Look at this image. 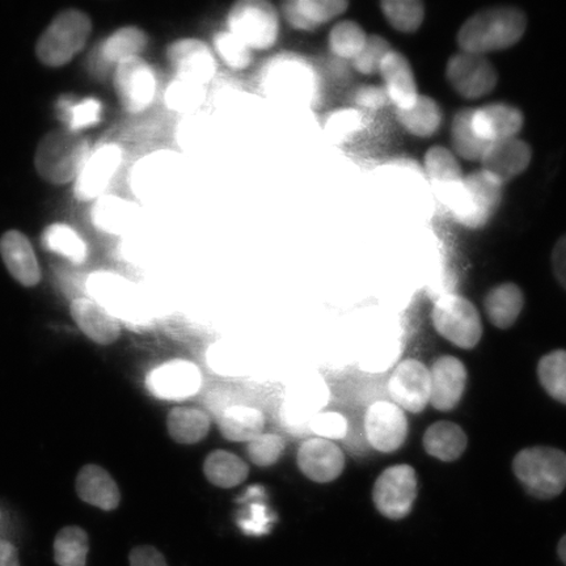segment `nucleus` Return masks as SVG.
Listing matches in <instances>:
<instances>
[{
	"label": "nucleus",
	"instance_id": "f257e3e1",
	"mask_svg": "<svg viewBox=\"0 0 566 566\" xmlns=\"http://www.w3.org/2000/svg\"><path fill=\"white\" fill-rule=\"evenodd\" d=\"M526 30L527 17L518 7H491L467 19L457 42L462 52L486 55L518 44Z\"/></svg>",
	"mask_w": 566,
	"mask_h": 566
},
{
	"label": "nucleus",
	"instance_id": "f03ea898",
	"mask_svg": "<svg viewBox=\"0 0 566 566\" xmlns=\"http://www.w3.org/2000/svg\"><path fill=\"white\" fill-rule=\"evenodd\" d=\"M451 211L455 221L469 229H480L501 207L504 186L483 169L463 177L451 187Z\"/></svg>",
	"mask_w": 566,
	"mask_h": 566
},
{
	"label": "nucleus",
	"instance_id": "7ed1b4c3",
	"mask_svg": "<svg viewBox=\"0 0 566 566\" xmlns=\"http://www.w3.org/2000/svg\"><path fill=\"white\" fill-rule=\"evenodd\" d=\"M513 470L535 499H555L566 488V454L562 450L546 446L522 450L514 459Z\"/></svg>",
	"mask_w": 566,
	"mask_h": 566
},
{
	"label": "nucleus",
	"instance_id": "20e7f679",
	"mask_svg": "<svg viewBox=\"0 0 566 566\" xmlns=\"http://www.w3.org/2000/svg\"><path fill=\"white\" fill-rule=\"evenodd\" d=\"M90 153L88 140L67 129L55 130L40 142L34 166L42 179L62 186L76 179Z\"/></svg>",
	"mask_w": 566,
	"mask_h": 566
},
{
	"label": "nucleus",
	"instance_id": "39448f33",
	"mask_svg": "<svg viewBox=\"0 0 566 566\" xmlns=\"http://www.w3.org/2000/svg\"><path fill=\"white\" fill-rule=\"evenodd\" d=\"M226 25L253 53H263L277 44L281 13L268 0H238L230 7Z\"/></svg>",
	"mask_w": 566,
	"mask_h": 566
},
{
	"label": "nucleus",
	"instance_id": "423d86ee",
	"mask_svg": "<svg viewBox=\"0 0 566 566\" xmlns=\"http://www.w3.org/2000/svg\"><path fill=\"white\" fill-rule=\"evenodd\" d=\"M91 32L92 21L86 12L63 11L42 33L35 53L46 66H65L86 46Z\"/></svg>",
	"mask_w": 566,
	"mask_h": 566
},
{
	"label": "nucleus",
	"instance_id": "0eeeda50",
	"mask_svg": "<svg viewBox=\"0 0 566 566\" xmlns=\"http://www.w3.org/2000/svg\"><path fill=\"white\" fill-rule=\"evenodd\" d=\"M92 301L117 321L137 324L144 318V301L136 283L113 272H96L86 282Z\"/></svg>",
	"mask_w": 566,
	"mask_h": 566
},
{
	"label": "nucleus",
	"instance_id": "6e6552de",
	"mask_svg": "<svg viewBox=\"0 0 566 566\" xmlns=\"http://www.w3.org/2000/svg\"><path fill=\"white\" fill-rule=\"evenodd\" d=\"M433 324L442 337L462 349H472L483 336L479 311L463 296H441L433 308Z\"/></svg>",
	"mask_w": 566,
	"mask_h": 566
},
{
	"label": "nucleus",
	"instance_id": "1a4fd4ad",
	"mask_svg": "<svg viewBox=\"0 0 566 566\" xmlns=\"http://www.w3.org/2000/svg\"><path fill=\"white\" fill-rule=\"evenodd\" d=\"M113 82L119 104L133 116L150 109L158 94L157 73L144 56L119 63Z\"/></svg>",
	"mask_w": 566,
	"mask_h": 566
},
{
	"label": "nucleus",
	"instance_id": "9d476101",
	"mask_svg": "<svg viewBox=\"0 0 566 566\" xmlns=\"http://www.w3.org/2000/svg\"><path fill=\"white\" fill-rule=\"evenodd\" d=\"M419 493L416 471L408 464L389 467L375 481L374 505L388 520L400 521L412 512Z\"/></svg>",
	"mask_w": 566,
	"mask_h": 566
},
{
	"label": "nucleus",
	"instance_id": "9b49d317",
	"mask_svg": "<svg viewBox=\"0 0 566 566\" xmlns=\"http://www.w3.org/2000/svg\"><path fill=\"white\" fill-rule=\"evenodd\" d=\"M263 84L269 96L294 104L310 102L315 92L313 70L296 56H280L272 61L266 67Z\"/></svg>",
	"mask_w": 566,
	"mask_h": 566
},
{
	"label": "nucleus",
	"instance_id": "f8f14e48",
	"mask_svg": "<svg viewBox=\"0 0 566 566\" xmlns=\"http://www.w3.org/2000/svg\"><path fill=\"white\" fill-rule=\"evenodd\" d=\"M446 77L457 94L467 101H478L490 95L499 82L497 70L486 55L462 51L449 60Z\"/></svg>",
	"mask_w": 566,
	"mask_h": 566
},
{
	"label": "nucleus",
	"instance_id": "ddd939ff",
	"mask_svg": "<svg viewBox=\"0 0 566 566\" xmlns=\"http://www.w3.org/2000/svg\"><path fill=\"white\" fill-rule=\"evenodd\" d=\"M169 66L179 80L207 87L217 74L218 61L208 42L196 38L177 39L166 52Z\"/></svg>",
	"mask_w": 566,
	"mask_h": 566
},
{
	"label": "nucleus",
	"instance_id": "4468645a",
	"mask_svg": "<svg viewBox=\"0 0 566 566\" xmlns=\"http://www.w3.org/2000/svg\"><path fill=\"white\" fill-rule=\"evenodd\" d=\"M202 385L201 370L187 359L168 360L148 374V392L160 400L182 401L192 398Z\"/></svg>",
	"mask_w": 566,
	"mask_h": 566
},
{
	"label": "nucleus",
	"instance_id": "2eb2a0df",
	"mask_svg": "<svg viewBox=\"0 0 566 566\" xmlns=\"http://www.w3.org/2000/svg\"><path fill=\"white\" fill-rule=\"evenodd\" d=\"M124 160L123 148L104 144L91 151L75 179L74 193L80 201H96L104 196Z\"/></svg>",
	"mask_w": 566,
	"mask_h": 566
},
{
	"label": "nucleus",
	"instance_id": "dca6fc26",
	"mask_svg": "<svg viewBox=\"0 0 566 566\" xmlns=\"http://www.w3.org/2000/svg\"><path fill=\"white\" fill-rule=\"evenodd\" d=\"M430 392V370L417 359L401 363L388 380L394 405L410 413H421L428 407Z\"/></svg>",
	"mask_w": 566,
	"mask_h": 566
},
{
	"label": "nucleus",
	"instance_id": "f3484780",
	"mask_svg": "<svg viewBox=\"0 0 566 566\" xmlns=\"http://www.w3.org/2000/svg\"><path fill=\"white\" fill-rule=\"evenodd\" d=\"M367 441L377 451H398L408 437V420L405 410L394 402L377 401L367 409L365 416Z\"/></svg>",
	"mask_w": 566,
	"mask_h": 566
},
{
	"label": "nucleus",
	"instance_id": "a211bd4d",
	"mask_svg": "<svg viewBox=\"0 0 566 566\" xmlns=\"http://www.w3.org/2000/svg\"><path fill=\"white\" fill-rule=\"evenodd\" d=\"M533 160V150L527 142L515 137L493 142L481 157L483 171L492 175L502 186L518 177Z\"/></svg>",
	"mask_w": 566,
	"mask_h": 566
},
{
	"label": "nucleus",
	"instance_id": "6ab92c4d",
	"mask_svg": "<svg viewBox=\"0 0 566 566\" xmlns=\"http://www.w3.org/2000/svg\"><path fill=\"white\" fill-rule=\"evenodd\" d=\"M471 125L476 136L491 145L493 142L518 137L525 125V116L515 105L492 103L473 108Z\"/></svg>",
	"mask_w": 566,
	"mask_h": 566
},
{
	"label": "nucleus",
	"instance_id": "aec40b11",
	"mask_svg": "<svg viewBox=\"0 0 566 566\" xmlns=\"http://www.w3.org/2000/svg\"><path fill=\"white\" fill-rule=\"evenodd\" d=\"M298 467L304 476L315 483H331L342 475L345 469V457L342 449L323 438H311L304 441L298 450Z\"/></svg>",
	"mask_w": 566,
	"mask_h": 566
},
{
	"label": "nucleus",
	"instance_id": "412c9836",
	"mask_svg": "<svg viewBox=\"0 0 566 566\" xmlns=\"http://www.w3.org/2000/svg\"><path fill=\"white\" fill-rule=\"evenodd\" d=\"M430 405L441 412H449L462 400L467 385V370L462 360L444 356L430 369Z\"/></svg>",
	"mask_w": 566,
	"mask_h": 566
},
{
	"label": "nucleus",
	"instance_id": "4be33fe9",
	"mask_svg": "<svg viewBox=\"0 0 566 566\" xmlns=\"http://www.w3.org/2000/svg\"><path fill=\"white\" fill-rule=\"evenodd\" d=\"M348 7L346 0H287L280 13L293 30L315 32L344 15Z\"/></svg>",
	"mask_w": 566,
	"mask_h": 566
},
{
	"label": "nucleus",
	"instance_id": "5701e85b",
	"mask_svg": "<svg viewBox=\"0 0 566 566\" xmlns=\"http://www.w3.org/2000/svg\"><path fill=\"white\" fill-rule=\"evenodd\" d=\"M140 218L139 205L123 197L104 195L92 205V224L109 235H127L137 229Z\"/></svg>",
	"mask_w": 566,
	"mask_h": 566
},
{
	"label": "nucleus",
	"instance_id": "b1692460",
	"mask_svg": "<svg viewBox=\"0 0 566 566\" xmlns=\"http://www.w3.org/2000/svg\"><path fill=\"white\" fill-rule=\"evenodd\" d=\"M379 74L385 82V90L389 103L396 106V109H408L419 98V90L412 66L405 54L389 51L380 63Z\"/></svg>",
	"mask_w": 566,
	"mask_h": 566
},
{
	"label": "nucleus",
	"instance_id": "393cba45",
	"mask_svg": "<svg viewBox=\"0 0 566 566\" xmlns=\"http://www.w3.org/2000/svg\"><path fill=\"white\" fill-rule=\"evenodd\" d=\"M0 254L12 277L21 285L32 287L41 280L38 258L30 240L23 233L12 230L0 239Z\"/></svg>",
	"mask_w": 566,
	"mask_h": 566
},
{
	"label": "nucleus",
	"instance_id": "a878e982",
	"mask_svg": "<svg viewBox=\"0 0 566 566\" xmlns=\"http://www.w3.org/2000/svg\"><path fill=\"white\" fill-rule=\"evenodd\" d=\"M70 311L77 327L96 344L111 345L122 335V325L117 318L90 298L74 300Z\"/></svg>",
	"mask_w": 566,
	"mask_h": 566
},
{
	"label": "nucleus",
	"instance_id": "bb28decb",
	"mask_svg": "<svg viewBox=\"0 0 566 566\" xmlns=\"http://www.w3.org/2000/svg\"><path fill=\"white\" fill-rule=\"evenodd\" d=\"M76 492L84 502L105 512L116 511L122 501L116 481L95 464L83 467L76 478Z\"/></svg>",
	"mask_w": 566,
	"mask_h": 566
},
{
	"label": "nucleus",
	"instance_id": "cd10ccee",
	"mask_svg": "<svg viewBox=\"0 0 566 566\" xmlns=\"http://www.w3.org/2000/svg\"><path fill=\"white\" fill-rule=\"evenodd\" d=\"M484 307L488 318L500 329L512 328L525 307V295L515 283L506 282L486 294Z\"/></svg>",
	"mask_w": 566,
	"mask_h": 566
},
{
	"label": "nucleus",
	"instance_id": "c85d7f7f",
	"mask_svg": "<svg viewBox=\"0 0 566 566\" xmlns=\"http://www.w3.org/2000/svg\"><path fill=\"white\" fill-rule=\"evenodd\" d=\"M148 46V35L138 25L118 28L108 35L98 48V56L105 65L117 66L119 63L142 56Z\"/></svg>",
	"mask_w": 566,
	"mask_h": 566
},
{
	"label": "nucleus",
	"instance_id": "c756f323",
	"mask_svg": "<svg viewBox=\"0 0 566 566\" xmlns=\"http://www.w3.org/2000/svg\"><path fill=\"white\" fill-rule=\"evenodd\" d=\"M469 438L459 424L440 421L431 424L423 436V448L430 457L442 462H455L463 455Z\"/></svg>",
	"mask_w": 566,
	"mask_h": 566
},
{
	"label": "nucleus",
	"instance_id": "7c9ffc66",
	"mask_svg": "<svg viewBox=\"0 0 566 566\" xmlns=\"http://www.w3.org/2000/svg\"><path fill=\"white\" fill-rule=\"evenodd\" d=\"M264 427V415L252 407H230L223 410L219 419L221 433L232 442H251L253 438L263 434Z\"/></svg>",
	"mask_w": 566,
	"mask_h": 566
},
{
	"label": "nucleus",
	"instance_id": "2f4dec72",
	"mask_svg": "<svg viewBox=\"0 0 566 566\" xmlns=\"http://www.w3.org/2000/svg\"><path fill=\"white\" fill-rule=\"evenodd\" d=\"M396 117L415 137L428 138L440 130L443 122L441 106L429 96L420 95L408 109H396Z\"/></svg>",
	"mask_w": 566,
	"mask_h": 566
},
{
	"label": "nucleus",
	"instance_id": "473e14b6",
	"mask_svg": "<svg viewBox=\"0 0 566 566\" xmlns=\"http://www.w3.org/2000/svg\"><path fill=\"white\" fill-rule=\"evenodd\" d=\"M210 423L209 415L202 409L179 407L168 415L167 428L175 442L195 444L209 434Z\"/></svg>",
	"mask_w": 566,
	"mask_h": 566
},
{
	"label": "nucleus",
	"instance_id": "72a5a7b5",
	"mask_svg": "<svg viewBox=\"0 0 566 566\" xmlns=\"http://www.w3.org/2000/svg\"><path fill=\"white\" fill-rule=\"evenodd\" d=\"M203 473L212 485L229 490L244 483L250 469L232 452L216 450L205 459Z\"/></svg>",
	"mask_w": 566,
	"mask_h": 566
},
{
	"label": "nucleus",
	"instance_id": "f704fd0d",
	"mask_svg": "<svg viewBox=\"0 0 566 566\" xmlns=\"http://www.w3.org/2000/svg\"><path fill=\"white\" fill-rule=\"evenodd\" d=\"M56 116L67 125V130L77 134L101 123L103 104L96 97L76 101L74 97L63 96L56 103Z\"/></svg>",
	"mask_w": 566,
	"mask_h": 566
},
{
	"label": "nucleus",
	"instance_id": "c9c22d12",
	"mask_svg": "<svg viewBox=\"0 0 566 566\" xmlns=\"http://www.w3.org/2000/svg\"><path fill=\"white\" fill-rule=\"evenodd\" d=\"M42 245L73 264H83L88 256L87 243L74 229L63 223H55L42 233Z\"/></svg>",
	"mask_w": 566,
	"mask_h": 566
},
{
	"label": "nucleus",
	"instance_id": "e433bc0d",
	"mask_svg": "<svg viewBox=\"0 0 566 566\" xmlns=\"http://www.w3.org/2000/svg\"><path fill=\"white\" fill-rule=\"evenodd\" d=\"M473 108L460 109L455 113L451 124V142L460 158L469 161H480L486 147L472 129L471 117Z\"/></svg>",
	"mask_w": 566,
	"mask_h": 566
},
{
	"label": "nucleus",
	"instance_id": "4c0bfd02",
	"mask_svg": "<svg viewBox=\"0 0 566 566\" xmlns=\"http://www.w3.org/2000/svg\"><path fill=\"white\" fill-rule=\"evenodd\" d=\"M88 551V535L81 527L67 526L55 536L54 560L60 566H86Z\"/></svg>",
	"mask_w": 566,
	"mask_h": 566
},
{
	"label": "nucleus",
	"instance_id": "58836bf2",
	"mask_svg": "<svg viewBox=\"0 0 566 566\" xmlns=\"http://www.w3.org/2000/svg\"><path fill=\"white\" fill-rule=\"evenodd\" d=\"M367 35L357 21H338L328 35L329 51L339 60L353 61L363 51Z\"/></svg>",
	"mask_w": 566,
	"mask_h": 566
},
{
	"label": "nucleus",
	"instance_id": "ea45409f",
	"mask_svg": "<svg viewBox=\"0 0 566 566\" xmlns=\"http://www.w3.org/2000/svg\"><path fill=\"white\" fill-rule=\"evenodd\" d=\"M207 98V88L193 82L182 81L179 77L168 84L163 101L166 108L179 115L192 116L201 108Z\"/></svg>",
	"mask_w": 566,
	"mask_h": 566
},
{
	"label": "nucleus",
	"instance_id": "a19ab883",
	"mask_svg": "<svg viewBox=\"0 0 566 566\" xmlns=\"http://www.w3.org/2000/svg\"><path fill=\"white\" fill-rule=\"evenodd\" d=\"M424 169L437 186L451 188L463 180L462 167L455 155L443 146H434L424 154Z\"/></svg>",
	"mask_w": 566,
	"mask_h": 566
},
{
	"label": "nucleus",
	"instance_id": "79ce46f5",
	"mask_svg": "<svg viewBox=\"0 0 566 566\" xmlns=\"http://www.w3.org/2000/svg\"><path fill=\"white\" fill-rule=\"evenodd\" d=\"M211 49L217 61H221L230 70L244 71L252 66L254 53L242 40L228 30L212 35Z\"/></svg>",
	"mask_w": 566,
	"mask_h": 566
},
{
	"label": "nucleus",
	"instance_id": "37998d69",
	"mask_svg": "<svg viewBox=\"0 0 566 566\" xmlns=\"http://www.w3.org/2000/svg\"><path fill=\"white\" fill-rule=\"evenodd\" d=\"M380 10L394 30L401 33H415L423 23L424 9L420 0H385Z\"/></svg>",
	"mask_w": 566,
	"mask_h": 566
},
{
	"label": "nucleus",
	"instance_id": "c03bdc74",
	"mask_svg": "<svg viewBox=\"0 0 566 566\" xmlns=\"http://www.w3.org/2000/svg\"><path fill=\"white\" fill-rule=\"evenodd\" d=\"M537 377L551 398L566 405V350H555L541 359Z\"/></svg>",
	"mask_w": 566,
	"mask_h": 566
},
{
	"label": "nucleus",
	"instance_id": "a18cd8bd",
	"mask_svg": "<svg viewBox=\"0 0 566 566\" xmlns=\"http://www.w3.org/2000/svg\"><path fill=\"white\" fill-rule=\"evenodd\" d=\"M389 51H392V48L386 39L378 34H369L363 51L352 61V66L363 75L379 74L380 63Z\"/></svg>",
	"mask_w": 566,
	"mask_h": 566
},
{
	"label": "nucleus",
	"instance_id": "49530a36",
	"mask_svg": "<svg viewBox=\"0 0 566 566\" xmlns=\"http://www.w3.org/2000/svg\"><path fill=\"white\" fill-rule=\"evenodd\" d=\"M285 450V441L279 434L263 433L248 442L247 454L258 467H271L279 462Z\"/></svg>",
	"mask_w": 566,
	"mask_h": 566
},
{
	"label": "nucleus",
	"instance_id": "de8ad7c7",
	"mask_svg": "<svg viewBox=\"0 0 566 566\" xmlns=\"http://www.w3.org/2000/svg\"><path fill=\"white\" fill-rule=\"evenodd\" d=\"M311 429L323 440H339L348 431V422L338 413H318L310 422Z\"/></svg>",
	"mask_w": 566,
	"mask_h": 566
},
{
	"label": "nucleus",
	"instance_id": "09e8293b",
	"mask_svg": "<svg viewBox=\"0 0 566 566\" xmlns=\"http://www.w3.org/2000/svg\"><path fill=\"white\" fill-rule=\"evenodd\" d=\"M357 116L358 113L350 109L337 111L328 117L327 123H325V130L335 140L343 139L349 136L353 130H356V126H358Z\"/></svg>",
	"mask_w": 566,
	"mask_h": 566
},
{
	"label": "nucleus",
	"instance_id": "8fccbe9b",
	"mask_svg": "<svg viewBox=\"0 0 566 566\" xmlns=\"http://www.w3.org/2000/svg\"><path fill=\"white\" fill-rule=\"evenodd\" d=\"M353 102L358 108L378 111L389 103L384 87L364 86L354 92Z\"/></svg>",
	"mask_w": 566,
	"mask_h": 566
},
{
	"label": "nucleus",
	"instance_id": "3c124183",
	"mask_svg": "<svg viewBox=\"0 0 566 566\" xmlns=\"http://www.w3.org/2000/svg\"><path fill=\"white\" fill-rule=\"evenodd\" d=\"M130 566H168L161 552L153 546L133 548L129 555Z\"/></svg>",
	"mask_w": 566,
	"mask_h": 566
},
{
	"label": "nucleus",
	"instance_id": "603ef678",
	"mask_svg": "<svg viewBox=\"0 0 566 566\" xmlns=\"http://www.w3.org/2000/svg\"><path fill=\"white\" fill-rule=\"evenodd\" d=\"M551 260L557 282L566 290V233L557 240Z\"/></svg>",
	"mask_w": 566,
	"mask_h": 566
},
{
	"label": "nucleus",
	"instance_id": "864d4df0",
	"mask_svg": "<svg viewBox=\"0 0 566 566\" xmlns=\"http://www.w3.org/2000/svg\"><path fill=\"white\" fill-rule=\"evenodd\" d=\"M0 566H20L15 546L7 541H0Z\"/></svg>",
	"mask_w": 566,
	"mask_h": 566
},
{
	"label": "nucleus",
	"instance_id": "5fc2aeb1",
	"mask_svg": "<svg viewBox=\"0 0 566 566\" xmlns=\"http://www.w3.org/2000/svg\"><path fill=\"white\" fill-rule=\"evenodd\" d=\"M557 555L566 566V534L562 537L560 542H558Z\"/></svg>",
	"mask_w": 566,
	"mask_h": 566
}]
</instances>
